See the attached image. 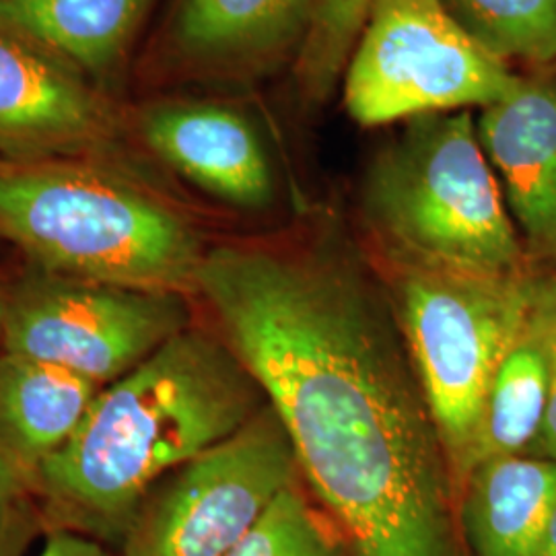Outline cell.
Here are the masks:
<instances>
[{"instance_id": "12", "label": "cell", "mask_w": 556, "mask_h": 556, "mask_svg": "<svg viewBox=\"0 0 556 556\" xmlns=\"http://www.w3.org/2000/svg\"><path fill=\"white\" fill-rule=\"evenodd\" d=\"M314 0H176L167 52L181 71L254 79L298 59Z\"/></svg>"}, {"instance_id": "13", "label": "cell", "mask_w": 556, "mask_h": 556, "mask_svg": "<svg viewBox=\"0 0 556 556\" xmlns=\"http://www.w3.org/2000/svg\"><path fill=\"white\" fill-rule=\"evenodd\" d=\"M556 511V459L498 457L480 464L457 501L475 556H540Z\"/></svg>"}, {"instance_id": "20", "label": "cell", "mask_w": 556, "mask_h": 556, "mask_svg": "<svg viewBox=\"0 0 556 556\" xmlns=\"http://www.w3.org/2000/svg\"><path fill=\"white\" fill-rule=\"evenodd\" d=\"M540 307L546 324V344H548V408L542 431L528 456L556 459V270L542 277L540 287Z\"/></svg>"}, {"instance_id": "24", "label": "cell", "mask_w": 556, "mask_h": 556, "mask_svg": "<svg viewBox=\"0 0 556 556\" xmlns=\"http://www.w3.org/2000/svg\"><path fill=\"white\" fill-rule=\"evenodd\" d=\"M540 556H556V511L551 526H548V532H546V538H544Z\"/></svg>"}, {"instance_id": "23", "label": "cell", "mask_w": 556, "mask_h": 556, "mask_svg": "<svg viewBox=\"0 0 556 556\" xmlns=\"http://www.w3.org/2000/svg\"><path fill=\"white\" fill-rule=\"evenodd\" d=\"M34 530H36V516H34V511L27 507V509L17 517V521L13 523L11 532L2 540V544H0V556L23 555L25 546L29 544V540L34 536Z\"/></svg>"}, {"instance_id": "11", "label": "cell", "mask_w": 556, "mask_h": 556, "mask_svg": "<svg viewBox=\"0 0 556 556\" xmlns=\"http://www.w3.org/2000/svg\"><path fill=\"white\" fill-rule=\"evenodd\" d=\"M477 130L528 258L556 270V79L521 77Z\"/></svg>"}, {"instance_id": "2", "label": "cell", "mask_w": 556, "mask_h": 556, "mask_svg": "<svg viewBox=\"0 0 556 556\" xmlns=\"http://www.w3.org/2000/svg\"><path fill=\"white\" fill-rule=\"evenodd\" d=\"M268 404L219 332L194 324L103 386L71 441L36 472L52 528L119 546L144 495Z\"/></svg>"}, {"instance_id": "4", "label": "cell", "mask_w": 556, "mask_h": 556, "mask_svg": "<svg viewBox=\"0 0 556 556\" xmlns=\"http://www.w3.org/2000/svg\"><path fill=\"white\" fill-rule=\"evenodd\" d=\"M402 124L369 163L361 192L383 256L486 277L534 270L472 114Z\"/></svg>"}, {"instance_id": "14", "label": "cell", "mask_w": 556, "mask_h": 556, "mask_svg": "<svg viewBox=\"0 0 556 556\" xmlns=\"http://www.w3.org/2000/svg\"><path fill=\"white\" fill-rule=\"evenodd\" d=\"M101 388L54 363L0 351V438L34 482L77 433Z\"/></svg>"}, {"instance_id": "19", "label": "cell", "mask_w": 556, "mask_h": 556, "mask_svg": "<svg viewBox=\"0 0 556 556\" xmlns=\"http://www.w3.org/2000/svg\"><path fill=\"white\" fill-rule=\"evenodd\" d=\"M374 0H314L309 29L295 59L299 91L305 100H328L342 79Z\"/></svg>"}, {"instance_id": "17", "label": "cell", "mask_w": 556, "mask_h": 556, "mask_svg": "<svg viewBox=\"0 0 556 556\" xmlns=\"http://www.w3.org/2000/svg\"><path fill=\"white\" fill-rule=\"evenodd\" d=\"M475 40L503 62H556V0H441Z\"/></svg>"}, {"instance_id": "21", "label": "cell", "mask_w": 556, "mask_h": 556, "mask_svg": "<svg viewBox=\"0 0 556 556\" xmlns=\"http://www.w3.org/2000/svg\"><path fill=\"white\" fill-rule=\"evenodd\" d=\"M29 495H34V475L21 466L0 438V544L29 507Z\"/></svg>"}, {"instance_id": "6", "label": "cell", "mask_w": 556, "mask_h": 556, "mask_svg": "<svg viewBox=\"0 0 556 556\" xmlns=\"http://www.w3.org/2000/svg\"><path fill=\"white\" fill-rule=\"evenodd\" d=\"M342 79L349 116L383 126L484 110L521 77L466 34L441 0H374Z\"/></svg>"}, {"instance_id": "9", "label": "cell", "mask_w": 556, "mask_h": 556, "mask_svg": "<svg viewBox=\"0 0 556 556\" xmlns=\"http://www.w3.org/2000/svg\"><path fill=\"white\" fill-rule=\"evenodd\" d=\"M118 139V116L83 73L0 29V160H89Z\"/></svg>"}, {"instance_id": "7", "label": "cell", "mask_w": 556, "mask_h": 556, "mask_svg": "<svg viewBox=\"0 0 556 556\" xmlns=\"http://www.w3.org/2000/svg\"><path fill=\"white\" fill-rule=\"evenodd\" d=\"M287 427L268 402L233 435L167 472L144 495L122 556H225L301 480Z\"/></svg>"}, {"instance_id": "16", "label": "cell", "mask_w": 556, "mask_h": 556, "mask_svg": "<svg viewBox=\"0 0 556 556\" xmlns=\"http://www.w3.org/2000/svg\"><path fill=\"white\" fill-rule=\"evenodd\" d=\"M548 388L546 324L538 293L530 318L501 361L484 397L477 438L468 459V477L484 462L528 456L544 425Z\"/></svg>"}, {"instance_id": "1", "label": "cell", "mask_w": 556, "mask_h": 556, "mask_svg": "<svg viewBox=\"0 0 556 556\" xmlns=\"http://www.w3.org/2000/svg\"><path fill=\"white\" fill-rule=\"evenodd\" d=\"M197 295L353 556H466L450 462L381 277L334 239L220 243Z\"/></svg>"}, {"instance_id": "18", "label": "cell", "mask_w": 556, "mask_h": 556, "mask_svg": "<svg viewBox=\"0 0 556 556\" xmlns=\"http://www.w3.org/2000/svg\"><path fill=\"white\" fill-rule=\"evenodd\" d=\"M303 484L301 478L287 486L225 556H353L334 519L307 498Z\"/></svg>"}, {"instance_id": "22", "label": "cell", "mask_w": 556, "mask_h": 556, "mask_svg": "<svg viewBox=\"0 0 556 556\" xmlns=\"http://www.w3.org/2000/svg\"><path fill=\"white\" fill-rule=\"evenodd\" d=\"M38 556H112L98 538L68 528H52Z\"/></svg>"}, {"instance_id": "5", "label": "cell", "mask_w": 556, "mask_h": 556, "mask_svg": "<svg viewBox=\"0 0 556 556\" xmlns=\"http://www.w3.org/2000/svg\"><path fill=\"white\" fill-rule=\"evenodd\" d=\"M386 264L383 285L459 501L484 397L536 305L542 277L536 270L486 277L402 260Z\"/></svg>"}, {"instance_id": "8", "label": "cell", "mask_w": 556, "mask_h": 556, "mask_svg": "<svg viewBox=\"0 0 556 556\" xmlns=\"http://www.w3.org/2000/svg\"><path fill=\"white\" fill-rule=\"evenodd\" d=\"M190 326L188 295L93 282L29 264L7 285L0 351L108 386Z\"/></svg>"}, {"instance_id": "10", "label": "cell", "mask_w": 556, "mask_h": 556, "mask_svg": "<svg viewBox=\"0 0 556 556\" xmlns=\"http://www.w3.org/2000/svg\"><path fill=\"white\" fill-rule=\"evenodd\" d=\"M140 139L165 165L202 192L258 211L275 199V176L252 122L204 101H155L137 116Z\"/></svg>"}, {"instance_id": "15", "label": "cell", "mask_w": 556, "mask_h": 556, "mask_svg": "<svg viewBox=\"0 0 556 556\" xmlns=\"http://www.w3.org/2000/svg\"><path fill=\"white\" fill-rule=\"evenodd\" d=\"M151 4L153 0H0V29L98 77L118 66Z\"/></svg>"}, {"instance_id": "25", "label": "cell", "mask_w": 556, "mask_h": 556, "mask_svg": "<svg viewBox=\"0 0 556 556\" xmlns=\"http://www.w3.org/2000/svg\"><path fill=\"white\" fill-rule=\"evenodd\" d=\"M4 305H7V285L0 282V337H2V318H4Z\"/></svg>"}, {"instance_id": "3", "label": "cell", "mask_w": 556, "mask_h": 556, "mask_svg": "<svg viewBox=\"0 0 556 556\" xmlns=\"http://www.w3.org/2000/svg\"><path fill=\"white\" fill-rule=\"evenodd\" d=\"M0 238L56 275L188 298L206 254L176 208L89 160H0Z\"/></svg>"}]
</instances>
